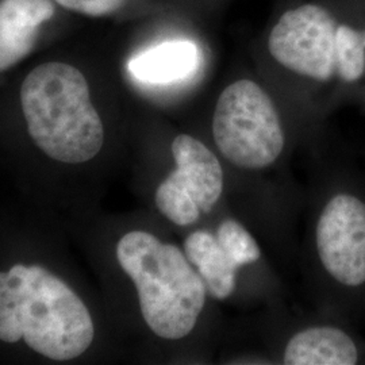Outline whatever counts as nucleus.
<instances>
[{
  "mask_svg": "<svg viewBox=\"0 0 365 365\" xmlns=\"http://www.w3.org/2000/svg\"><path fill=\"white\" fill-rule=\"evenodd\" d=\"M176 170L157 188V209L178 226L199 220L220 200L223 170L217 156L190 134H179L172 143Z\"/></svg>",
  "mask_w": 365,
  "mask_h": 365,
  "instance_id": "39448f33",
  "label": "nucleus"
},
{
  "mask_svg": "<svg viewBox=\"0 0 365 365\" xmlns=\"http://www.w3.org/2000/svg\"><path fill=\"white\" fill-rule=\"evenodd\" d=\"M205 60L199 41L188 37L167 39L131 57V76L145 84H173L195 75Z\"/></svg>",
  "mask_w": 365,
  "mask_h": 365,
  "instance_id": "6e6552de",
  "label": "nucleus"
},
{
  "mask_svg": "<svg viewBox=\"0 0 365 365\" xmlns=\"http://www.w3.org/2000/svg\"><path fill=\"white\" fill-rule=\"evenodd\" d=\"M212 137L223 157L245 170L272 165L286 144L274 99L252 78H238L222 90L212 114Z\"/></svg>",
  "mask_w": 365,
  "mask_h": 365,
  "instance_id": "20e7f679",
  "label": "nucleus"
},
{
  "mask_svg": "<svg viewBox=\"0 0 365 365\" xmlns=\"http://www.w3.org/2000/svg\"><path fill=\"white\" fill-rule=\"evenodd\" d=\"M225 1L226 0H191V6L194 7V19H196V16L207 18V15L217 13Z\"/></svg>",
  "mask_w": 365,
  "mask_h": 365,
  "instance_id": "ddd939ff",
  "label": "nucleus"
},
{
  "mask_svg": "<svg viewBox=\"0 0 365 365\" xmlns=\"http://www.w3.org/2000/svg\"><path fill=\"white\" fill-rule=\"evenodd\" d=\"M93 337L87 306L58 276L24 264L0 272V341L24 339L34 352L66 361L86 352Z\"/></svg>",
  "mask_w": 365,
  "mask_h": 365,
  "instance_id": "f257e3e1",
  "label": "nucleus"
},
{
  "mask_svg": "<svg viewBox=\"0 0 365 365\" xmlns=\"http://www.w3.org/2000/svg\"><path fill=\"white\" fill-rule=\"evenodd\" d=\"M359 360L352 339L337 327H310L289 339L287 365H353Z\"/></svg>",
  "mask_w": 365,
  "mask_h": 365,
  "instance_id": "1a4fd4ad",
  "label": "nucleus"
},
{
  "mask_svg": "<svg viewBox=\"0 0 365 365\" xmlns=\"http://www.w3.org/2000/svg\"><path fill=\"white\" fill-rule=\"evenodd\" d=\"M184 253L212 298L223 300L233 294L238 267L222 249L215 235L205 230L191 233L184 241Z\"/></svg>",
  "mask_w": 365,
  "mask_h": 365,
  "instance_id": "9d476101",
  "label": "nucleus"
},
{
  "mask_svg": "<svg viewBox=\"0 0 365 365\" xmlns=\"http://www.w3.org/2000/svg\"><path fill=\"white\" fill-rule=\"evenodd\" d=\"M217 240L238 268L261 257V250L248 230L235 220H225L217 230Z\"/></svg>",
  "mask_w": 365,
  "mask_h": 365,
  "instance_id": "9b49d317",
  "label": "nucleus"
},
{
  "mask_svg": "<svg viewBox=\"0 0 365 365\" xmlns=\"http://www.w3.org/2000/svg\"><path fill=\"white\" fill-rule=\"evenodd\" d=\"M61 9L88 18H108L120 13L129 0H53Z\"/></svg>",
  "mask_w": 365,
  "mask_h": 365,
  "instance_id": "f8f14e48",
  "label": "nucleus"
},
{
  "mask_svg": "<svg viewBox=\"0 0 365 365\" xmlns=\"http://www.w3.org/2000/svg\"><path fill=\"white\" fill-rule=\"evenodd\" d=\"M56 14L53 0H0V72L34 49L39 29Z\"/></svg>",
  "mask_w": 365,
  "mask_h": 365,
  "instance_id": "0eeeda50",
  "label": "nucleus"
},
{
  "mask_svg": "<svg viewBox=\"0 0 365 365\" xmlns=\"http://www.w3.org/2000/svg\"><path fill=\"white\" fill-rule=\"evenodd\" d=\"M117 259L135 284L149 329L160 339L187 337L203 312L207 289L185 253L133 230L118 241Z\"/></svg>",
  "mask_w": 365,
  "mask_h": 365,
  "instance_id": "7ed1b4c3",
  "label": "nucleus"
},
{
  "mask_svg": "<svg viewBox=\"0 0 365 365\" xmlns=\"http://www.w3.org/2000/svg\"><path fill=\"white\" fill-rule=\"evenodd\" d=\"M321 262L341 284L365 283V203L346 194L334 196L317 225Z\"/></svg>",
  "mask_w": 365,
  "mask_h": 365,
  "instance_id": "423d86ee",
  "label": "nucleus"
},
{
  "mask_svg": "<svg viewBox=\"0 0 365 365\" xmlns=\"http://www.w3.org/2000/svg\"><path fill=\"white\" fill-rule=\"evenodd\" d=\"M21 106L30 137L53 160L81 164L102 150L105 125L76 66L49 61L31 69L21 86Z\"/></svg>",
  "mask_w": 365,
  "mask_h": 365,
  "instance_id": "f03ea898",
  "label": "nucleus"
},
{
  "mask_svg": "<svg viewBox=\"0 0 365 365\" xmlns=\"http://www.w3.org/2000/svg\"><path fill=\"white\" fill-rule=\"evenodd\" d=\"M288 1H289V0H282V6H283V4H286Z\"/></svg>",
  "mask_w": 365,
  "mask_h": 365,
  "instance_id": "4468645a",
  "label": "nucleus"
}]
</instances>
